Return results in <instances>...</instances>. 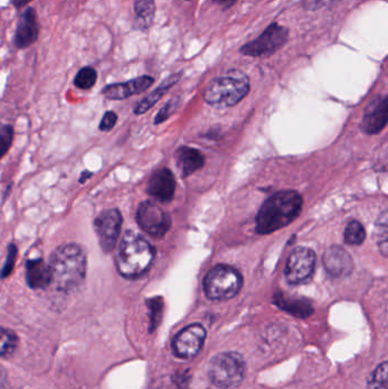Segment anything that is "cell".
Segmentation results:
<instances>
[{
  "instance_id": "9",
  "label": "cell",
  "mask_w": 388,
  "mask_h": 389,
  "mask_svg": "<svg viewBox=\"0 0 388 389\" xmlns=\"http://www.w3.org/2000/svg\"><path fill=\"white\" fill-rule=\"evenodd\" d=\"M288 30L279 24H271L261 36L240 48L245 56L261 57L273 55L286 44Z\"/></svg>"
},
{
  "instance_id": "15",
  "label": "cell",
  "mask_w": 388,
  "mask_h": 389,
  "mask_svg": "<svg viewBox=\"0 0 388 389\" xmlns=\"http://www.w3.org/2000/svg\"><path fill=\"white\" fill-rule=\"evenodd\" d=\"M147 193L160 202H171L175 193V179L173 173L166 167L156 171L149 179Z\"/></svg>"
},
{
  "instance_id": "12",
  "label": "cell",
  "mask_w": 388,
  "mask_h": 389,
  "mask_svg": "<svg viewBox=\"0 0 388 389\" xmlns=\"http://www.w3.org/2000/svg\"><path fill=\"white\" fill-rule=\"evenodd\" d=\"M323 263L327 274L338 279L350 276L354 269L352 256L343 247L337 245L329 247L325 252Z\"/></svg>"
},
{
  "instance_id": "1",
  "label": "cell",
  "mask_w": 388,
  "mask_h": 389,
  "mask_svg": "<svg viewBox=\"0 0 388 389\" xmlns=\"http://www.w3.org/2000/svg\"><path fill=\"white\" fill-rule=\"evenodd\" d=\"M303 198L297 191H282L265 200L256 215V232L269 235L291 224L301 213Z\"/></svg>"
},
{
  "instance_id": "13",
  "label": "cell",
  "mask_w": 388,
  "mask_h": 389,
  "mask_svg": "<svg viewBox=\"0 0 388 389\" xmlns=\"http://www.w3.org/2000/svg\"><path fill=\"white\" fill-rule=\"evenodd\" d=\"M388 125V96H380L369 103L362 120V130L368 134H380Z\"/></svg>"
},
{
  "instance_id": "19",
  "label": "cell",
  "mask_w": 388,
  "mask_h": 389,
  "mask_svg": "<svg viewBox=\"0 0 388 389\" xmlns=\"http://www.w3.org/2000/svg\"><path fill=\"white\" fill-rule=\"evenodd\" d=\"M177 163L184 178L195 173L204 165L205 160L202 153L190 147H181L177 152Z\"/></svg>"
},
{
  "instance_id": "20",
  "label": "cell",
  "mask_w": 388,
  "mask_h": 389,
  "mask_svg": "<svg viewBox=\"0 0 388 389\" xmlns=\"http://www.w3.org/2000/svg\"><path fill=\"white\" fill-rule=\"evenodd\" d=\"M181 75H182L181 72L170 75L166 80H164V82L157 87L154 91L151 92L149 96H146L145 98L140 101L134 110V114L140 115V114L146 113L147 110H151V107L154 106V104H156L157 101L163 97L164 94L180 80Z\"/></svg>"
},
{
  "instance_id": "24",
  "label": "cell",
  "mask_w": 388,
  "mask_h": 389,
  "mask_svg": "<svg viewBox=\"0 0 388 389\" xmlns=\"http://www.w3.org/2000/svg\"><path fill=\"white\" fill-rule=\"evenodd\" d=\"M368 389H388V361L380 363L368 379Z\"/></svg>"
},
{
  "instance_id": "16",
  "label": "cell",
  "mask_w": 388,
  "mask_h": 389,
  "mask_svg": "<svg viewBox=\"0 0 388 389\" xmlns=\"http://www.w3.org/2000/svg\"><path fill=\"white\" fill-rule=\"evenodd\" d=\"M39 37V24L36 11L33 8L25 9L18 20L16 27L14 44L20 49L30 47Z\"/></svg>"
},
{
  "instance_id": "26",
  "label": "cell",
  "mask_w": 388,
  "mask_h": 389,
  "mask_svg": "<svg viewBox=\"0 0 388 389\" xmlns=\"http://www.w3.org/2000/svg\"><path fill=\"white\" fill-rule=\"evenodd\" d=\"M97 81V71L94 68L86 66L75 77V86L79 89L88 90L92 89L95 86Z\"/></svg>"
},
{
  "instance_id": "33",
  "label": "cell",
  "mask_w": 388,
  "mask_h": 389,
  "mask_svg": "<svg viewBox=\"0 0 388 389\" xmlns=\"http://www.w3.org/2000/svg\"><path fill=\"white\" fill-rule=\"evenodd\" d=\"M212 1L225 9L229 8V7H232V5L237 1V0H212Z\"/></svg>"
},
{
  "instance_id": "3",
  "label": "cell",
  "mask_w": 388,
  "mask_h": 389,
  "mask_svg": "<svg viewBox=\"0 0 388 389\" xmlns=\"http://www.w3.org/2000/svg\"><path fill=\"white\" fill-rule=\"evenodd\" d=\"M154 257V248L149 241L134 232H127L116 256V267L122 276L136 279L149 270Z\"/></svg>"
},
{
  "instance_id": "21",
  "label": "cell",
  "mask_w": 388,
  "mask_h": 389,
  "mask_svg": "<svg viewBox=\"0 0 388 389\" xmlns=\"http://www.w3.org/2000/svg\"><path fill=\"white\" fill-rule=\"evenodd\" d=\"M134 8L137 27L142 31L149 30L156 12L154 0H134Z\"/></svg>"
},
{
  "instance_id": "5",
  "label": "cell",
  "mask_w": 388,
  "mask_h": 389,
  "mask_svg": "<svg viewBox=\"0 0 388 389\" xmlns=\"http://www.w3.org/2000/svg\"><path fill=\"white\" fill-rule=\"evenodd\" d=\"M246 362L239 353L225 352L211 359L208 376L212 383L221 389H232L243 383Z\"/></svg>"
},
{
  "instance_id": "23",
  "label": "cell",
  "mask_w": 388,
  "mask_h": 389,
  "mask_svg": "<svg viewBox=\"0 0 388 389\" xmlns=\"http://www.w3.org/2000/svg\"><path fill=\"white\" fill-rule=\"evenodd\" d=\"M365 236L367 234H365V227L362 226V223L352 220L347 223L346 228H345L344 241L351 246H358V245L363 244Z\"/></svg>"
},
{
  "instance_id": "25",
  "label": "cell",
  "mask_w": 388,
  "mask_h": 389,
  "mask_svg": "<svg viewBox=\"0 0 388 389\" xmlns=\"http://www.w3.org/2000/svg\"><path fill=\"white\" fill-rule=\"evenodd\" d=\"M149 309V330L153 333L163 318L164 302L162 298H154L146 302Z\"/></svg>"
},
{
  "instance_id": "10",
  "label": "cell",
  "mask_w": 388,
  "mask_h": 389,
  "mask_svg": "<svg viewBox=\"0 0 388 389\" xmlns=\"http://www.w3.org/2000/svg\"><path fill=\"white\" fill-rule=\"evenodd\" d=\"M121 212L116 208L106 210L96 217L94 228L101 250L105 253L112 252L115 248L120 231H121Z\"/></svg>"
},
{
  "instance_id": "27",
  "label": "cell",
  "mask_w": 388,
  "mask_h": 389,
  "mask_svg": "<svg viewBox=\"0 0 388 389\" xmlns=\"http://www.w3.org/2000/svg\"><path fill=\"white\" fill-rule=\"evenodd\" d=\"M18 338L15 333L11 330H1V344H0V354L1 357H7L12 355L18 347Z\"/></svg>"
},
{
  "instance_id": "4",
  "label": "cell",
  "mask_w": 388,
  "mask_h": 389,
  "mask_svg": "<svg viewBox=\"0 0 388 389\" xmlns=\"http://www.w3.org/2000/svg\"><path fill=\"white\" fill-rule=\"evenodd\" d=\"M249 80L243 72L230 71L217 77L205 90L204 99L215 108L234 106L243 101L249 92Z\"/></svg>"
},
{
  "instance_id": "17",
  "label": "cell",
  "mask_w": 388,
  "mask_h": 389,
  "mask_svg": "<svg viewBox=\"0 0 388 389\" xmlns=\"http://www.w3.org/2000/svg\"><path fill=\"white\" fill-rule=\"evenodd\" d=\"M27 283L32 289H45L53 283L51 265L42 259L27 262Z\"/></svg>"
},
{
  "instance_id": "8",
  "label": "cell",
  "mask_w": 388,
  "mask_h": 389,
  "mask_svg": "<svg viewBox=\"0 0 388 389\" xmlns=\"http://www.w3.org/2000/svg\"><path fill=\"white\" fill-rule=\"evenodd\" d=\"M137 222L151 237L161 239L171 228V217L168 212L151 200H146L137 210Z\"/></svg>"
},
{
  "instance_id": "14",
  "label": "cell",
  "mask_w": 388,
  "mask_h": 389,
  "mask_svg": "<svg viewBox=\"0 0 388 389\" xmlns=\"http://www.w3.org/2000/svg\"><path fill=\"white\" fill-rule=\"evenodd\" d=\"M154 84V79L149 75H142L122 84H108L103 89V95L111 101H123L131 96L138 95L149 89Z\"/></svg>"
},
{
  "instance_id": "31",
  "label": "cell",
  "mask_w": 388,
  "mask_h": 389,
  "mask_svg": "<svg viewBox=\"0 0 388 389\" xmlns=\"http://www.w3.org/2000/svg\"><path fill=\"white\" fill-rule=\"evenodd\" d=\"M118 121V115H116L112 110H108L103 116L101 119V125H99V130L101 131H111L114 128V125H116Z\"/></svg>"
},
{
  "instance_id": "18",
  "label": "cell",
  "mask_w": 388,
  "mask_h": 389,
  "mask_svg": "<svg viewBox=\"0 0 388 389\" xmlns=\"http://www.w3.org/2000/svg\"><path fill=\"white\" fill-rule=\"evenodd\" d=\"M273 303L295 318L306 319L313 313V306L306 298H291L282 294V291L273 296Z\"/></svg>"
},
{
  "instance_id": "32",
  "label": "cell",
  "mask_w": 388,
  "mask_h": 389,
  "mask_svg": "<svg viewBox=\"0 0 388 389\" xmlns=\"http://www.w3.org/2000/svg\"><path fill=\"white\" fill-rule=\"evenodd\" d=\"M190 381V374L188 370L186 371H182V374H175V381L177 385H178L179 388L184 389L186 388L188 385H189Z\"/></svg>"
},
{
  "instance_id": "22",
  "label": "cell",
  "mask_w": 388,
  "mask_h": 389,
  "mask_svg": "<svg viewBox=\"0 0 388 389\" xmlns=\"http://www.w3.org/2000/svg\"><path fill=\"white\" fill-rule=\"evenodd\" d=\"M373 238L376 241L380 254L388 257V210L382 212L377 219Z\"/></svg>"
},
{
  "instance_id": "29",
  "label": "cell",
  "mask_w": 388,
  "mask_h": 389,
  "mask_svg": "<svg viewBox=\"0 0 388 389\" xmlns=\"http://www.w3.org/2000/svg\"><path fill=\"white\" fill-rule=\"evenodd\" d=\"M13 134H14V130H13L11 125H4L0 131V149H1V156L6 154L7 151L9 149V146L12 144Z\"/></svg>"
},
{
  "instance_id": "7",
  "label": "cell",
  "mask_w": 388,
  "mask_h": 389,
  "mask_svg": "<svg viewBox=\"0 0 388 389\" xmlns=\"http://www.w3.org/2000/svg\"><path fill=\"white\" fill-rule=\"evenodd\" d=\"M315 270V254L308 247H296L288 256L284 276L288 283L301 285L308 283Z\"/></svg>"
},
{
  "instance_id": "2",
  "label": "cell",
  "mask_w": 388,
  "mask_h": 389,
  "mask_svg": "<svg viewBox=\"0 0 388 389\" xmlns=\"http://www.w3.org/2000/svg\"><path fill=\"white\" fill-rule=\"evenodd\" d=\"M49 265L53 272V283L60 291L77 288L86 276V254L79 245L68 244L58 247L51 254Z\"/></svg>"
},
{
  "instance_id": "28",
  "label": "cell",
  "mask_w": 388,
  "mask_h": 389,
  "mask_svg": "<svg viewBox=\"0 0 388 389\" xmlns=\"http://www.w3.org/2000/svg\"><path fill=\"white\" fill-rule=\"evenodd\" d=\"M16 256H18V247L14 244L9 245L8 250H7L6 261H5L3 272H1L4 279L12 274L13 267L15 264Z\"/></svg>"
},
{
  "instance_id": "11",
  "label": "cell",
  "mask_w": 388,
  "mask_h": 389,
  "mask_svg": "<svg viewBox=\"0 0 388 389\" xmlns=\"http://www.w3.org/2000/svg\"><path fill=\"white\" fill-rule=\"evenodd\" d=\"M206 338V330L202 324H190L181 330L172 343L175 355L181 359H193L202 350Z\"/></svg>"
},
{
  "instance_id": "6",
  "label": "cell",
  "mask_w": 388,
  "mask_h": 389,
  "mask_svg": "<svg viewBox=\"0 0 388 389\" xmlns=\"http://www.w3.org/2000/svg\"><path fill=\"white\" fill-rule=\"evenodd\" d=\"M243 287V276L239 271L229 265H215L204 279V291L212 300L234 298Z\"/></svg>"
},
{
  "instance_id": "30",
  "label": "cell",
  "mask_w": 388,
  "mask_h": 389,
  "mask_svg": "<svg viewBox=\"0 0 388 389\" xmlns=\"http://www.w3.org/2000/svg\"><path fill=\"white\" fill-rule=\"evenodd\" d=\"M175 106H177V104H175V99L170 101L157 114L156 119L154 120L155 125L164 122L166 119H169V116L175 112Z\"/></svg>"
},
{
  "instance_id": "34",
  "label": "cell",
  "mask_w": 388,
  "mask_h": 389,
  "mask_svg": "<svg viewBox=\"0 0 388 389\" xmlns=\"http://www.w3.org/2000/svg\"><path fill=\"white\" fill-rule=\"evenodd\" d=\"M30 1L32 0H12V4L16 8H22V7L27 6Z\"/></svg>"
},
{
  "instance_id": "35",
  "label": "cell",
  "mask_w": 388,
  "mask_h": 389,
  "mask_svg": "<svg viewBox=\"0 0 388 389\" xmlns=\"http://www.w3.org/2000/svg\"><path fill=\"white\" fill-rule=\"evenodd\" d=\"M186 1H190V0H186Z\"/></svg>"
}]
</instances>
